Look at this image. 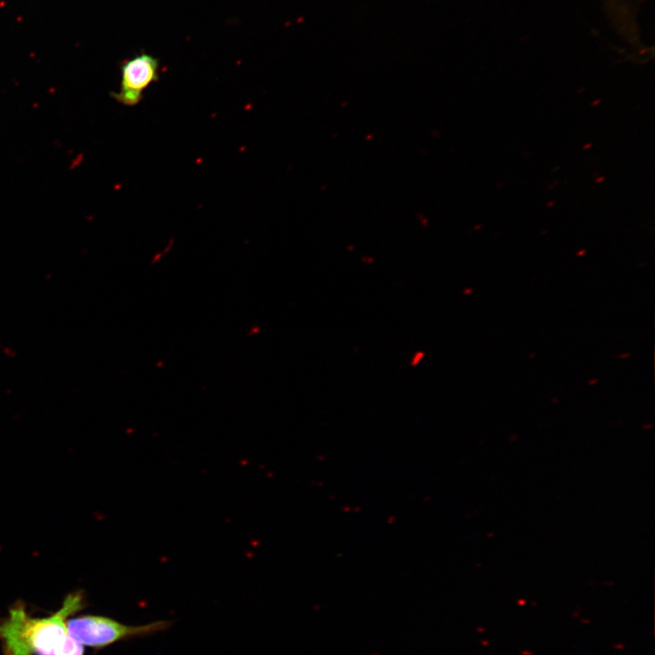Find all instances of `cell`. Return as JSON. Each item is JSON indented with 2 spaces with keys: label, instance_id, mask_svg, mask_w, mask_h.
I'll return each mask as SVG.
<instances>
[{
  "label": "cell",
  "instance_id": "obj_1",
  "mask_svg": "<svg viewBox=\"0 0 655 655\" xmlns=\"http://www.w3.org/2000/svg\"><path fill=\"white\" fill-rule=\"evenodd\" d=\"M85 605L82 594L76 592L56 612L34 618L23 603H16L0 619L3 655H84V646L68 632L67 620Z\"/></svg>",
  "mask_w": 655,
  "mask_h": 655
},
{
  "label": "cell",
  "instance_id": "obj_2",
  "mask_svg": "<svg viewBox=\"0 0 655 655\" xmlns=\"http://www.w3.org/2000/svg\"><path fill=\"white\" fill-rule=\"evenodd\" d=\"M170 620L130 626L111 618L98 615H82L67 620L69 634L83 646L104 649L121 640L146 637L169 628Z\"/></svg>",
  "mask_w": 655,
  "mask_h": 655
},
{
  "label": "cell",
  "instance_id": "obj_3",
  "mask_svg": "<svg viewBox=\"0 0 655 655\" xmlns=\"http://www.w3.org/2000/svg\"><path fill=\"white\" fill-rule=\"evenodd\" d=\"M158 59L147 53L126 60L121 66L120 89L112 96L124 106H136L144 91L158 79Z\"/></svg>",
  "mask_w": 655,
  "mask_h": 655
}]
</instances>
